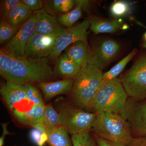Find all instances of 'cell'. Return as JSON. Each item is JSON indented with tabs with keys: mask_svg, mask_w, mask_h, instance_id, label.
<instances>
[{
	"mask_svg": "<svg viewBox=\"0 0 146 146\" xmlns=\"http://www.w3.org/2000/svg\"><path fill=\"white\" fill-rule=\"evenodd\" d=\"M36 18L34 13L31 17L24 22L13 39L3 48L12 53L16 56L25 57V50L31 37L35 33Z\"/></svg>",
	"mask_w": 146,
	"mask_h": 146,
	"instance_id": "9c48e42d",
	"label": "cell"
},
{
	"mask_svg": "<svg viewBox=\"0 0 146 146\" xmlns=\"http://www.w3.org/2000/svg\"><path fill=\"white\" fill-rule=\"evenodd\" d=\"M48 143L50 146H72L68 132L60 127L55 128H46Z\"/></svg>",
	"mask_w": 146,
	"mask_h": 146,
	"instance_id": "d6986e66",
	"label": "cell"
},
{
	"mask_svg": "<svg viewBox=\"0 0 146 146\" xmlns=\"http://www.w3.org/2000/svg\"><path fill=\"white\" fill-rule=\"evenodd\" d=\"M73 146H97L90 132L72 135Z\"/></svg>",
	"mask_w": 146,
	"mask_h": 146,
	"instance_id": "f1b7e54d",
	"label": "cell"
},
{
	"mask_svg": "<svg viewBox=\"0 0 146 146\" xmlns=\"http://www.w3.org/2000/svg\"><path fill=\"white\" fill-rule=\"evenodd\" d=\"M21 1L26 5L32 11H37L44 7V2L41 0H23Z\"/></svg>",
	"mask_w": 146,
	"mask_h": 146,
	"instance_id": "4dcf8cb0",
	"label": "cell"
},
{
	"mask_svg": "<svg viewBox=\"0 0 146 146\" xmlns=\"http://www.w3.org/2000/svg\"><path fill=\"white\" fill-rule=\"evenodd\" d=\"M27 98L29 101L34 106L44 105L42 95L38 89L32 84H25Z\"/></svg>",
	"mask_w": 146,
	"mask_h": 146,
	"instance_id": "4316f807",
	"label": "cell"
},
{
	"mask_svg": "<svg viewBox=\"0 0 146 146\" xmlns=\"http://www.w3.org/2000/svg\"><path fill=\"white\" fill-rule=\"evenodd\" d=\"M103 74L100 69L91 64L80 69L71 92L73 104L82 109L89 107L99 89Z\"/></svg>",
	"mask_w": 146,
	"mask_h": 146,
	"instance_id": "3957f363",
	"label": "cell"
},
{
	"mask_svg": "<svg viewBox=\"0 0 146 146\" xmlns=\"http://www.w3.org/2000/svg\"><path fill=\"white\" fill-rule=\"evenodd\" d=\"M143 39L144 42L146 43V32L144 33L143 36Z\"/></svg>",
	"mask_w": 146,
	"mask_h": 146,
	"instance_id": "8d00e7d4",
	"label": "cell"
},
{
	"mask_svg": "<svg viewBox=\"0 0 146 146\" xmlns=\"http://www.w3.org/2000/svg\"><path fill=\"white\" fill-rule=\"evenodd\" d=\"M130 125L133 138H146V99H128L121 113Z\"/></svg>",
	"mask_w": 146,
	"mask_h": 146,
	"instance_id": "52a82bcc",
	"label": "cell"
},
{
	"mask_svg": "<svg viewBox=\"0 0 146 146\" xmlns=\"http://www.w3.org/2000/svg\"><path fill=\"white\" fill-rule=\"evenodd\" d=\"M33 13L28 7L21 1L10 12L8 21L12 25H20L30 18Z\"/></svg>",
	"mask_w": 146,
	"mask_h": 146,
	"instance_id": "44dd1931",
	"label": "cell"
},
{
	"mask_svg": "<svg viewBox=\"0 0 146 146\" xmlns=\"http://www.w3.org/2000/svg\"><path fill=\"white\" fill-rule=\"evenodd\" d=\"M22 25H12L7 20L2 18L0 23V44H5L10 41L17 34Z\"/></svg>",
	"mask_w": 146,
	"mask_h": 146,
	"instance_id": "603a6c76",
	"label": "cell"
},
{
	"mask_svg": "<svg viewBox=\"0 0 146 146\" xmlns=\"http://www.w3.org/2000/svg\"><path fill=\"white\" fill-rule=\"evenodd\" d=\"M34 128L36 129L37 130H39V131L42 132H46V128L42 124H37L35 125L33 127Z\"/></svg>",
	"mask_w": 146,
	"mask_h": 146,
	"instance_id": "d590c367",
	"label": "cell"
},
{
	"mask_svg": "<svg viewBox=\"0 0 146 146\" xmlns=\"http://www.w3.org/2000/svg\"><path fill=\"white\" fill-rule=\"evenodd\" d=\"M127 96L120 80L115 78L100 87L89 107L97 115L106 112L120 114Z\"/></svg>",
	"mask_w": 146,
	"mask_h": 146,
	"instance_id": "277c9868",
	"label": "cell"
},
{
	"mask_svg": "<svg viewBox=\"0 0 146 146\" xmlns=\"http://www.w3.org/2000/svg\"><path fill=\"white\" fill-rule=\"evenodd\" d=\"M21 1L19 0H4L1 1V15L3 19L8 21L9 16L11 11Z\"/></svg>",
	"mask_w": 146,
	"mask_h": 146,
	"instance_id": "f546056e",
	"label": "cell"
},
{
	"mask_svg": "<svg viewBox=\"0 0 146 146\" xmlns=\"http://www.w3.org/2000/svg\"><path fill=\"white\" fill-rule=\"evenodd\" d=\"M143 48H145L146 49V43L145 42H143V45H142Z\"/></svg>",
	"mask_w": 146,
	"mask_h": 146,
	"instance_id": "74e56055",
	"label": "cell"
},
{
	"mask_svg": "<svg viewBox=\"0 0 146 146\" xmlns=\"http://www.w3.org/2000/svg\"><path fill=\"white\" fill-rule=\"evenodd\" d=\"M46 106L33 105L28 111L20 112L16 110L13 111V115L19 122L25 125L33 126L37 124H42L43 115Z\"/></svg>",
	"mask_w": 146,
	"mask_h": 146,
	"instance_id": "e0dca14e",
	"label": "cell"
},
{
	"mask_svg": "<svg viewBox=\"0 0 146 146\" xmlns=\"http://www.w3.org/2000/svg\"><path fill=\"white\" fill-rule=\"evenodd\" d=\"M130 8V5L127 2L119 1L112 4L110 10L112 16L116 17H121L128 14Z\"/></svg>",
	"mask_w": 146,
	"mask_h": 146,
	"instance_id": "83f0119b",
	"label": "cell"
},
{
	"mask_svg": "<svg viewBox=\"0 0 146 146\" xmlns=\"http://www.w3.org/2000/svg\"><path fill=\"white\" fill-rule=\"evenodd\" d=\"M136 52L137 50H133L125 57L112 67L109 71L104 74L100 88L112 80L117 78V77L122 72L127 63L136 55Z\"/></svg>",
	"mask_w": 146,
	"mask_h": 146,
	"instance_id": "7402d4cb",
	"label": "cell"
},
{
	"mask_svg": "<svg viewBox=\"0 0 146 146\" xmlns=\"http://www.w3.org/2000/svg\"><path fill=\"white\" fill-rule=\"evenodd\" d=\"M58 37L35 32L27 44L25 56L33 59L48 58L54 48Z\"/></svg>",
	"mask_w": 146,
	"mask_h": 146,
	"instance_id": "30bf717a",
	"label": "cell"
},
{
	"mask_svg": "<svg viewBox=\"0 0 146 146\" xmlns=\"http://www.w3.org/2000/svg\"><path fill=\"white\" fill-rule=\"evenodd\" d=\"M65 54L76 63L80 68H85L89 64L91 51L86 41H77L65 50Z\"/></svg>",
	"mask_w": 146,
	"mask_h": 146,
	"instance_id": "5bb4252c",
	"label": "cell"
},
{
	"mask_svg": "<svg viewBox=\"0 0 146 146\" xmlns=\"http://www.w3.org/2000/svg\"><path fill=\"white\" fill-rule=\"evenodd\" d=\"M120 48L119 43L112 39L102 41L91 51L89 64L100 70L105 68L117 57Z\"/></svg>",
	"mask_w": 146,
	"mask_h": 146,
	"instance_id": "8fae6325",
	"label": "cell"
},
{
	"mask_svg": "<svg viewBox=\"0 0 146 146\" xmlns=\"http://www.w3.org/2000/svg\"><path fill=\"white\" fill-rule=\"evenodd\" d=\"M56 63V69L60 75L67 78H75L80 68L76 63L65 54L58 58Z\"/></svg>",
	"mask_w": 146,
	"mask_h": 146,
	"instance_id": "ac0fdd59",
	"label": "cell"
},
{
	"mask_svg": "<svg viewBox=\"0 0 146 146\" xmlns=\"http://www.w3.org/2000/svg\"><path fill=\"white\" fill-rule=\"evenodd\" d=\"M92 130L97 137L125 146L128 145L133 138L128 122L118 113L98 114Z\"/></svg>",
	"mask_w": 146,
	"mask_h": 146,
	"instance_id": "7a4b0ae2",
	"label": "cell"
},
{
	"mask_svg": "<svg viewBox=\"0 0 146 146\" xmlns=\"http://www.w3.org/2000/svg\"><path fill=\"white\" fill-rule=\"evenodd\" d=\"M33 13L36 18L35 32L44 35L58 36L65 30V29L58 23L57 18L47 13L44 8Z\"/></svg>",
	"mask_w": 146,
	"mask_h": 146,
	"instance_id": "7c38bea8",
	"label": "cell"
},
{
	"mask_svg": "<svg viewBox=\"0 0 146 146\" xmlns=\"http://www.w3.org/2000/svg\"><path fill=\"white\" fill-rule=\"evenodd\" d=\"M44 146H47V145H44Z\"/></svg>",
	"mask_w": 146,
	"mask_h": 146,
	"instance_id": "f35d334b",
	"label": "cell"
},
{
	"mask_svg": "<svg viewBox=\"0 0 146 146\" xmlns=\"http://www.w3.org/2000/svg\"><path fill=\"white\" fill-rule=\"evenodd\" d=\"M88 20L90 23V29L95 34L113 33L123 29L124 25L122 21L98 16H90Z\"/></svg>",
	"mask_w": 146,
	"mask_h": 146,
	"instance_id": "2e32d148",
	"label": "cell"
},
{
	"mask_svg": "<svg viewBox=\"0 0 146 146\" xmlns=\"http://www.w3.org/2000/svg\"><path fill=\"white\" fill-rule=\"evenodd\" d=\"M127 146H146V138H133Z\"/></svg>",
	"mask_w": 146,
	"mask_h": 146,
	"instance_id": "836d02e7",
	"label": "cell"
},
{
	"mask_svg": "<svg viewBox=\"0 0 146 146\" xmlns=\"http://www.w3.org/2000/svg\"><path fill=\"white\" fill-rule=\"evenodd\" d=\"M95 140L97 146H125L117 143L104 140L96 136L95 137Z\"/></svg>",
	"mask_w": 146,
	"mask_h": 146,
	"instance_id": "1f68e13d",
	"label": "cell"
},
{
	"mask_svg": "<svg viewBox=\"0 0 146 146\" xmlns=\"http://www.w3.org/2000/svg\"><path fill=\"white\" fill-rule=\"evenodd\" d=\"M44 3V9L46 12L53 16L56 13L63 14L67 13L76 5L75 1L73 0L46 1Z\"/></svg>",
	"mask_w": 146,
	"mask_h": 146,
	"instance_id": "ffe728a7",
	"label": "cell"
},
{
	"mask_svg": "<svg viewBox=\"0 0 146 146\" xmlns=\"http://www.w3.org/2000/svg\"><path fill=\"white\" fill-rule=\"evenodd\" d=\"M43 125L47 128L60 127V117L51 104L46 106L43 115Z\"/></svg>",
	"mask_w": 146,
	"mask_h": 146,
	"instance_id": "484cf974",
	"label": "cell"
},
{
	"mask_svg": "<svg viewBox=\"0 0 146 146\" xmlns=\"http://www.w3.org/2000/svg\"><path fill=\"white\" fill-rule=\"evenodd\" d=\"M74 79L67 78L55 82H48L38 84L45 98L50 99L58 95L69 93L72 89Z\"/></svg>",
	"mask_w": 146,
	"mask_h": 146,
	"instance_id": "9a60e30c",
	"label": "cell"
},
{
	"mask_svg": "<svg viewBox=\"0 0 146 146\" xmlns=\"http://www.w3.org/2000/svg\"><path fill=\"white\" fill-rule=\"evenodd\" d=\"M7 125H8L7 123H3L1 124V126L3 128V132L2 135L0 138V146L3 145L5 136L11 133L7 129Z\"/></svg>",
	"mask_w": 146,
	"mask_h": 146,
	"instance_id": "e575fe53",
	"label": "cell"
},
{
	"mask_svg": "<svg viewBox=\"0 0 146 146\" xmlns=\"http://www.w3.org/2000/svg\"><path fill=\"white\" fill-rule=\"evenodd\" d=\"M76 5V6L74 9L64 14H60L58 17V21L61 26L67 29L70 28L81 17L82 9L81 6Z\"/></svg>",
	"mask_w": 146,
	"mask_h": 146,
	"instance_id": "cb8c5ba5",
	"label": "cell"
},
{
	"mask_svg": "<svg viewBox=\"0 0 146 146\" xmlns=\"http://www.w3.org/2000/svg\"><path fill=\"white\" fill-rule=\"evenodd\" d=\"M120 81L130 98L146 99V54L138 57Z\"/></svg>",
	"mask_w": 146,
	"mask_h": 146,
	"instance_id": "8992f818",
	"label": "cell"
},
{
	"mask_svg": "<svg viewBox=\"0 0 146 146\" xmlns=\"http://www.w3.org/2000/svg\"><path fill=\"white\" fill-rule=\"evenodd\" d=\"M42 133L43 132H41L39 130L33 128V129L31 131L30 134L32 141L36 145H38Z\"/></svg>",
	"mask_w": 146,
	"mask_h": 146,
	"instance_id": "d6a6232c",
	"label": "cell"
},
{
	"mask_svg": "<svg viewBox=\"0 0 146 146\" xmlns=\"http://www.w3.org/2000/svg\"><path fill=\"white\" fill-rule=\"evenodd\" d=\"M58 114L60 127L72 135L90 132L97 116L68 104L61 107Z\"/></svg>",
	"mask_w": 146,
	"mask_h": 146,
	"instance_id": "5b68a950",
	"label": "cell"
},
{
	"mask_svg": "<svg viewBox=\"0 0 146 146\" xmlns=\"http://www.w3.org/2000/svg\"><path fill=\"white\" fill-rule=\"evenodd\" d=\"M0 92L7 106L12 111L21 102H29L27 98L25 84L7 81L2 86Z\"/></svg>",
	"mask_w": 146,
	"mask_h": 146,
	"instance_id": "4fadbf2b",
	"label": "cell"
},
{
	"mask_svg": "<svg viewBox=\"0 0 146 146\" xmlns=\"http://www.w3.org/2000/svg\"><path fill=\"white\" fill-rule=\"evenodd\" d=\"M48 60V58L33 59L16 56L6 80L23 84L50 82L54 73Z\"/></svg>",
	"mask_w": 146,
	"mask_h": 146,
	"instance_id": "6da1fadb",
	"label": "cell"
},
{
	"mask_svg": "<svg viewBox=\"0 0 146 146\" xmlns=\"http://www.w3.org/2000/svg\"><path fill=\"white\" fill-rule=\"evenodd\" d=\"M16 56L2 48L0 50V74L7 80Z\"/></svg>",
	"mask_w": 146,
	"mask_h": 146,
	"instance_id": "d4e9b609",
	"label": "cell"
},
{
	"mask_svg": "<svg viewBox=\"0 0 146 146\" xmlns=\"http://www.w3.org/2000/svg\"><path fill=\"white\" fill-rule=\"evenodd\" d=\"M90 27L88 19L84 20L80 23L68 29L57 37L53 50L48 58L50 60H56L63 51L69 46L77 41H86L87 30Z\"/></svg>",
	"mask_w": 146,
	"mask_h": 146,
	"instance_id": "ba28073f",
	"label": "cell"
}]
</instances>
